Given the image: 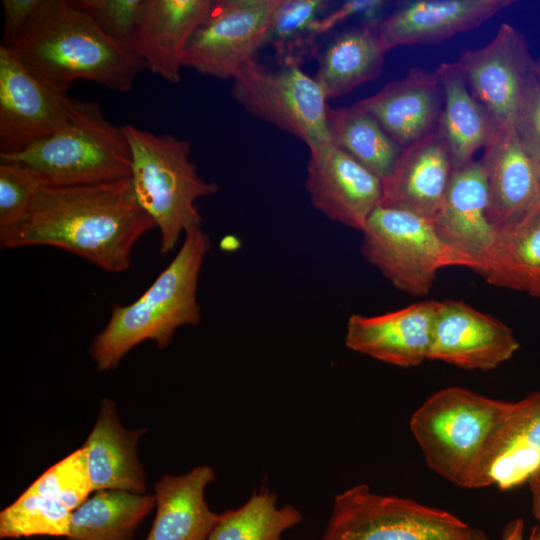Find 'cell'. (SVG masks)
Segmentation results:
<instances>
[{
    "label": "cell",
    "mask_w": 540,
    "mask_h": 540,
    "mask_svg": "<svg viewBox=\"0 0 540 540\" xmlns=\"http://www.w3.org/2000/svg\"><path fill=\"white\" fill-rule=\"evenodd\" d=\"M153 228L154 222L135 198L130 178L41 187L24 217L0 230V245L4 249L57 247L117 273L132 265L134 245Z\"/></svg>",
    "instance_id": "1"
},
{
    "label": "cell",
    "mask_w": 540,
    "mask_h": 540,
    "mask_svg": "<svg viewBox=\"0 0 540 540\" xmlns=\"http://www.w3.org/2000/svg\"><path fill=\"white\" fill-rule=\"evenodd\" d=\"M7 49L35 77L63 93L77 80L125 92L146 67L70 0H49L31 28Z\"/></svg>",
    "instance_id": "2"
},
{
    "label": "cell",
    "mask_w": 540,
    "mask_h": 540,
    "mask_svg": "<svg viewBox=\"0 0 540 540\" xmlns=\"http://www.w3.org/2000/svg\"><path fill=\"white\" fill-rule=\"evenodd\" d=\"M210 249L209 235L196 226L184 235L168 266L133 303L115 305L90 352L99 371H109L136 345L146 340L167 347L178 328L201 321L197 289L200 271Z\"/></svg>",
    "instance_id": "3"
},
{
    "label": "cell",
    "mask_w": 540,
    "mask_h": 540,
    "mask_svg": "<svg viewBox=\"0 0 540 540\" xmlns=\"http://www.w3.org/2000/svg\"><path fill=\"white\" fill-rule=\"evenodd\" d=\"M514 403L447 387L413 413L410 429L434 472L459 487L479 488L487 447Z\"/></svg>",
    "instance_id": "4"
},
{
    "label": "cell",
    "mask_w": 540,
    "mask_h": 540,
    "mask_svg": "<svg viewBox=\"0 0 540 540\" xmlns=\"http://www.w3.org/2000/svg\"><path fill=\"white\" fill-rule=\"evenodd\" d=\"M123 131L131 152L135 198L160 232V252L175 248L181 236L200 226L197 200L218 191L191 161V142L170 134L156 135L133 125Z\"/></svg>",
    "instance_id": "5"
},
{
    "label": "cell",
    "mask_w": 540,
    "mask_h": 540,
    "mask_svg": "<svg viewBox=\"0 0 540 540\" xmlns=\"http://www.w3.org/2000/svg\"><path fill=\"white\" fill-rule=\"evenodd\" d=\"M0 159L28 169L42 187L90 185L131 176V152L123 126L110 122L94 101L75 99L61 129Z\"/></svg>",
    "instance_id": "6"
},
{
    "label": "cell",
    "mask_w": 540,
    "mask_h": 540,
    "mask_svg": "<svg viewBox=\"0 0 540 540\" xmlns=\"http://www.w3.org/2000/svg\"><path fill=\"white\" fill-rule=\"evenodd\" d=\"M362 234L366 260L394 287L412 296L426 295L443 268L477 271L473 260L440 237L431 220L406 210L379 205Z\"/></svg>",
    "instance_id": "7"
},
{
    "label": "cell",
    "mask_w": 540,
    "mask_h": 540,
    "mask_svg": "<svg viewBox=\"0 0 540 540\" xmlns=\"http://www.w3.org/2000/svg\"><path fill=\"white\" fill-rule=\"evenodd\" d=\"M472 531L447 511L359 484L335 497L321 540H469Z\"/></svg>",
    "instance_id": "8"
},
{
    "label": "cell",
    "mask_w": 540,
    "mask_h": 540,
    "mask_svg": "<svg viewBox=\"0 0 540 540\" xmlns=\"http://www.w3.org/2000/svg\"><path fill=\"white\" fill-rule=\"evenodd\" d=\"M233 81L232 96L252 116L294 135L308 148L331 142L328 99L300 66L273 71L254 58Z\"/></svg>",
    "instance_id": "9"
},
{
    "label": "cell",
    "mask_w": 540,
    "mask_h": 540,
    "mask_svg": "<svg viewBox=\"0 0 540 540\" xmlns=\"http://www.w3.org/2000/svg\"><path fill=\"white\" fill-rule=\"evenodd\" d=\"M279 0H212L190 39L182 66L219 79H234L266 44Z\"/></svg>",
    "instance_id": "10"
},
{
    "label": "cell",
    "mask_w": 540,
    "mask_h": 540,
    "mask_svg": "<svg viewBox=\"0 0 540 540\" xmlns=\"http://www.w3.org/2000/svg\"><path fill=\"white\" fill-rule=\"evenodd\" d=\"M488 186L481 160L454 170L431 220L440 237L469 257L477 272L496 285L501 266V233L492 224Z\"/></svg>",
    "instance_id": "11"
},
{
    "label": "cell",
    "mask_w": 540,
    "mask_h": 540,
    "mask_svg": "<svg viewBox=\"0 0 540 540\" xmlns=\"http://www.w3.org/2000/svg\"><path fill=\"white\" fill-rule=\"evenodd\" d=\"M75 99L48 86L0 45V155L20 153L69 120Z\"/></svg>",
    "instance_id": "12"
},
{
    "label": "cell",
    "mask_w": 540,
    "mask_h": 540,
    "mask_svg": "<svg viewBox=\"0 0 540 540\" xmlns=\"http://www.w3.org/2000/svg\"><path fill=\"white\" fill-rule=\"evenodd\" d=\"M305 186L316 210L361 232L383 197L382 180L331 142L309 148Z\"/></svg>",
    "instance_id": "13"
},
{
    "label": "cell",
    "mask_w": 540,
    "mask_h": 540,
    "mask_svg": "<svg viewBox=\"0 0 540 540\" xmlns=\"http://www.w3.org/2000/svg\"><path fill=\"white\" fill-rule=\"evenodd\" d=\"M534 61L525 36L503 23L491 41L462 51L456 62L471 93L502 128L514 123L523 81Z\"/></svg>",
    "instance_id": "14"
},
{
    "label": "cell",
    "mask_w": 540,
    "mask_h": 540,
    "mask_svg": "<svg viewBox=\"0 0 540 540\" xmlns=\"http://www.w3.org/2000/svg\"><path fill=\"white\" fill-rule=\"evenodd\" d=\"M519 349L512 330L463 301H439L429 360L468 370L487 371Z\"/></svg>",
    "instance_id": "15"
},
{
    "label": "cell",
    "mask_w": 540,
    "mask_h": 540,
    "mask_svg": "<svg viewBox=\"0 0 540 540\" xmlns=\"http://www.w3.org/2000/svg\"><path fill=\"white\" fill-rule=\"evenodd\" d=\"M439 301L427 300L380 315L352 314L346 324L348 349L409 368L429 360Z\"/></svg>",
    "instance_id": "16"
},
{
    "label": "cell",
    "mask_w": 540,
    "mask_h": 540,
    "mask_svg": "<svg viewBox=\"0 0 540 540\" xmlns=\"http://www.w3.org/2000/svg\"><path fill=\"white\" fill-rule=\"evenodd\" d=\"M489 196V218L502 234L540 206V177L514 123L500 128L480 159Z\"/></svg>",
    "instance_id": "17"
},
{
    "label": "cell",
    "mask_w": 540,
    "mask_h": 540,
    "mask_svg": "<svg viewBox=\"0 0 540 540\" xmlns=\"http://www.w3.org/2000/svg\"><path fill=\"white\" fill-rule=\"evenodd\" d=\"M511 0H415L378 22L385 52L408 45H433L474 29L510 6Z\"/></svg>",
    "instance_id": "18"
},
{
    "label": "cell",
    "mask_w": 540,
    "mask_h": 540,
    "mask_svg": "<svg viewBox=\"0 0 540 540\" xmlns=\"http://www.w3.org/2000/svg\"><path fill=\"white\" fill-rule=\"evenodd\" d=\"M454 172L441 130L403 147L391 174L383 180L380 205L394 207L432 220Z\"/></svg>",
    "instance_id": "19"
},
{
    "label": "cell",
    "mask_w": 540,
    "mask_h": 540,
    "mask_svg": "<svg viewBox=\"0 0 540 540\" xmlns=\"http://www.w3.org/2000/svg\"><path fill=\"white\" fill-rule=\"evenodd\" d=\"M443 103L436 72L413 67L403 78L388 82L379 92L355 104L405 147L437 128Z\"/></svg>",
    "instance_id": "20"
},
{
    "label": "cell",
    "mask_w": 540,
    "mask_h": 540,
    "mask_svg": "<svg viewBox=\"0 0 540 540\" xmlns=\"http://www.w3.org/2000/svg\"><path fill=\"white\" fill-rule=\"evenodd\" d=\"M540 474V393L515 402L485 452L479 488L508 490Z\"/></svg>",
    "instance_id": "21"
},
{
    "label": "cell",
    "mask_w": 540,
    "mask_h": 540,
    "mask_svg": "<svg viewBox=\"0 0 540 540\" xmlns=\"http://www.w3.org/2000/svg\"><path fill=\"white\" fill-rule=\"evenodd\" d=\"M212 0H148L134 52L147 68L177 84L183 53Z\"/></svg>",
    "instance_id": "22"
},
{
    "label": "cell",
    "mask_w": 540,
    "mask_h": 540,
    "mask_svg": "<svg viewBox=\"0 0 540 540\" xmlns=\"http://www.w3.org/2000/svg\"><path fill=\"white\" fill-rule=\"evenodd\" d=\"M214 479L207 465L183 475L162 476L154 486L156 515L146 540H208L220 516L204 498Z\"/></svg>",
    "instance_id": "23"
},
{
    "label": "cell",
    "mask_w": 540,
    "mask_h": 540,
    "mask_svg": "<svg viewBox=\"0 0 540 540\" xmlns=\"http://www.w3.org/2000/svg\"><path fill=\"white\" fill-rule=\"evenodd\" d=\"M144 432L126 429L115 403L110 398L102 399L97 420L83 445L93 491L143 493L146 490L144 469L136 451Z\"/></svg>",
    "instance_id": "24"
},
{
    "label": "cell",
    "mask_w": 540,
    "mask_h": 540,
    "mask_svg": "<svg viewBox=\"0 0 540 540\" xmlns=\"http://www.w3.org/2000/svg\"><path fill=\"white\" fill-rule=\"evenodd\" d=\"M435 72L444 96L437 126L444 136L456 170L473 161L474 154L481 148L485 149L501 127L471 93L456 61L442 63Z\"/></svg>",
    "instance_id": "25"
},
{
    "label": "cell",
    "mask_w": 540,
    "mask_h": 540,
    "mask_svg": "<svg viewBox=\"0 0 540 540\" xmlns=\"http://www.w3.org/2000/svg\"><path fill=\"white\" fill-rule=\"evenodd\" d=\"M378 22L361 23L339 34L319 55L314 78L328 100L348 94L382 73L386 52Z\"/></svg>",
    "instance_id": "26"
},
{
    "label": "cell",
    "mask_w": 540,
    "mask_h": 540,
    "mask_svg": "<svg viewBox=\"0 0 540 540\" xmlns=\"http://www.w3.org/2000/svg\"><path fill=\"white\" fill-rule=\"evenodd\" d=\"M154 495L102 490L72 511L68 540H132Z\"/></svg>",
    "instance_id": "27"
},
{
    "label": "cell",
    "mask_w": 540,
    "mask_h": 540,
    "mask_svg": "<svg viewBox=\"0 0 540 540\" xmlns=\"http://www.w3.org/2000/svg\"><path fill=\"white\" fill-rule=\"evenodd\" d=\"M328 130L332 144L347 152L382 181L393 171L403 149L370 113L356 104L329 107Z\"/></svg>",
    "instance_id": "28"
},
{
    "label": "cell",
    "mask_w": 540,
    "mask_h": 540,
    "mask_svg": "<svg viewBox=\"0 0 540 540\" xmlns=\"http://www.w3.org/2000/svg\"><path fill=\"white\" fill-rule=\"evenodd\" d=\"M327 6L323 0H279L266 44L273 48L280 66H300L316 54L319 20Z\"/></svg>",
    "instance_id": "29"
},
{
    "label": "cell",
    "mask_w": 540,
    "mask_h": 540,
    "mask_svg": "<svg viewBox=\"0 0 540 540\" xmlns=\"http://www.w3.org/2000/svg\"><path fill=\"white\" fill-rule=\"evenodd\" d=\"M301 520L298 509L279 508L274 495L260 492L241 507L220 514L208 540H282V533Z\"/></svg>",
    "instance_id": "30"
},
{
    "label": "cell",
    "mask_w": 540,
    "mask_h": 540,
    "mask_svg": "<svg viewBox=\"0 0 540 540\" xmlns=\"http://www.w3.org/2000/svg\"><path fill=\"white\" fill-rule=\"evenodd\" d=\"M540 280V206L501 234V266L495 286L530 292Z\"/></svg>",
    "instance_id": "31"
},
{
    "label": "cell",
    "mask_w": 540,
    "mask_h": 540,
    "mask_svg": "<svg viewBox=\"0 0 540 540\" xmlns=\"http://www.w3.org/2000/svg\"><path fill=\"white\" fill-rule=\"evenodd\" d=\"M72 511L47 497L23 492L0 513V537H68Z\"/></svg>",
    "instance_id": "32"
},
{
    "label": "cell",
    "mask_w": 540,
    "mask_h": 540,
    "mask_svg": "<svg viewBox=\"0 0 540 540\" xmlns=\"http://www.w3.org/2000/svg\"><path fill=\"white\" fill-rule=\"evenodd\" d=\"M92 491L87 453L82 446L47 469L24 492L47 497L74 511Z\"/></svg>",
    "instance_id": "33"
},
{
    "label": "cell",
    "mask_w": 540,
    "mask_h": 540,
    "mask_svg": "<svg viewBox=\"0 0 540 540\" xmlns=\"http://www.w3.org/2000/svg\"><path fill=\"white\" fill-rule=\"evenodd\" d=\"M77 3L109 38L134 52L148 0H77Z\"/></svg>",
    "instance_id": "34"
},
{
    "label": "cell",
    "mask_w": 540,
    "mask_h": 540,
    "mask_svg": "<svg viewBox=\"0 0 540 540\" xmlns=\"http://www.w3.org/2000/svg\"><path fill=\"white\" fill-rule=\"evenodd\" d=\"M42 187L28 169L0 163V230L17 224L26 214L35 194Z\"/></svg>",
    "instance_id": "35"
},
{
    "label": "cell",
    "mask_w": 540,
    "mask_h": 540,
    "mask_svg": "<svg viewBox=\"0 0 540 540\" xmlns=\"http://www.w3.org/2000/svg\"><path fill=\"white\" fill-rule=\"evenodd\" d=\"M514 127L526 152L540 163V82L533 69L523 81Z\"/></svg>",
    "instance_id": "36"
},
{
    "label": "cell",
    "mask_w": 540,
    "mask_h": 540,
    "mask_svg": "<svg viewBox=\"0 0 540 540\" xmlns=\"http://www.w3.org/2000/svg\"><path fill=\"white\" fill-rule=\"evenodd\" d=\"M49 0H3L2 46L8 48L20 39L47 7Z\"/></svg>",
    "instance_id": "37"
},
{
    "label": "cell",
    "mask_w": 540,
    "mask_h": 540,
    "mask_svg": "<svg viewBox=\"0 0 540 540\" xmlns=\"http://www.w3.org/2000/svg\"><path fill=\"white\" fill-rule=\"evenodd\" d=\"M386 2L382 0H349L343 2L332 12L322 16L319 20L320 35L328 32L336 25L345 20L360 16L362 23L378 22L379 14L381 13Z\"/></svg>",
    "instance_id": "38"
},
{
    "label": "cell",
    "mask_w": 540,
    "mask_h": 540,
    "mask_svg": "<svg viewBox=\"0 0 540 540\" xmlns=\"http://www.w3.org/2000/svg\"><path fill=\"white\" fill-rule=\"evenodd\" d=\"M469 540H488V538L482 531L473 529ZM502 540H525L523 520L518 518L511 521L504 529ZM528 540H532L531 536Z\"/></svg>",
    "instance_id": "39"
},
{
    "label": "cell",
    "mask_w": 540,
    "mask_h": 540,
    "mask_svg": "<svg viewBox=\"0 0 540 540\" xmlns=\"http://www.w3.org/2000/svg\"><path fill=\"white\" fill-rule=\"evenodd\" d=\"M528 483L532 495L533 514L540 524V474L531 478Z\"/></svg>",
    "instance_id": "40"
},
{
    "label": "cell",
    "mask_w": 540,
    "mask_h": 540,
    "mask_svg": "<svg viewBox=\"0 0 540 540\" xmlns=\"http://www.w3.org/2000/svg\"><path fill=\"white\" fill-rule=\"evenodd\" d=\"M533 72L540 82V59L534 61Z\"/></svg>",
    "instance_id": "41"
},
{
    "label": "cell",
    "mask_w": 540,
    "mask_h": 540,
    "mask_svg": "<svg viewBox=\"0 0 540 540\" xmlns=\"http://www.w3.org/2000/svg\"><path fill=\"white\" fill-rule=\"evenodd\" d=\"M529 293L535 297L540 298V280L532 287Z\"/></svg>",
    "instance_id": "42"
},
{
    "label": "cell",
    "mask_w": 540,
    "mask_h": 540,
    "mask_svg": "<svg viewBox=\"0 0 540 540\" xmlns=\"http://www.w3.org/2000/svg\"><path fill=\"white\" fill-rule=\"evenodd\" d=\"M531 538L532 540H540V524L532 531Z\"/></svg>",
    "instance_id": "43"
},
{
    "label": "cell",
    "mask_w": 540,
    "mask_h": 540,
    "mask_svg": "<svg viewBox=\"0 0 540 540\" xmlns=\"http://www.w3.org/2000/svg\"><path fill=\"white\" fill-rule=\"evenodd\" d=\"M534 163L536 165V168L538 170V174H539V177H540V163H536V162H534Z\"/></svg>",
    "instance_id": "44"
}]
</instances>
